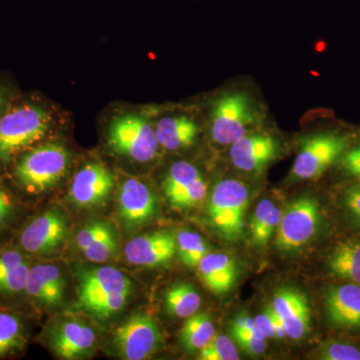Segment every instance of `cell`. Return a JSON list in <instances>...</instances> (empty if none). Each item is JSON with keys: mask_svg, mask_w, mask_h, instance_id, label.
<instances>
[{"mask_svg": "<svg viewBox=\"0 0 360 360\" xmlns=\"http://www.w3.org/2000/svg\"><path fill=\"white\" fill-rule=\"evenodd\" d=\"M75 309L101 322L110 321L124 309L134 283L122 270L112 266L78 267Z\"/></svg>", "mask_w": 360, "mask_h": 360, "instance_id": "obj_1", "label": "cell"}, {"mask_svg": "<svg viewBox=\"0 0 360 360\" xmlns=\"http://www.w3.org/2000/svg\"><path fill=\"white\" fill-rule=\"evenodd\" d=\"M210 122L213 142L231 146L259 124L260 112L248 92L229 90L213 101Z\"/></svg>", "mask_w": 360, "mask_h": 360, "instance_id": "obj_2", "label": "cell"}, {"mask_svg": "<svg viewBox=\"0 0 360 360\" xmlns=\"http://www.w3.org/2000/svg\"><path fill=\"white\" fill-rule=\"evenodd\" d=\"M70 167V153L59 143H45L26 153L15 168V176L27 193H44L59 184Z\"/></svg>", "mask_w": 360, "mask_h": 360, "instance_id": "obj_3", "label": "cell"}, {"mask_svg": "<svg viewBox=\"0 0 360 360\" xmlns=\"http://www.w3.org/2000/svg\"><path fill=\"white\" fill-rule=\"evenodd\" d=\"M250 198V188L240 180L224 179L213 187L208 215L212 226L222 238L227 240L243 238Z\"/></svg>", "mask_w": 360, "mask_h": 360, "instance_id": "obj_4", "label": "cell"}, {"mask_svg": "<svg viewBox=\"0 0 360 360\" xmlns=\"http://www.w3.org/2000/svg\"><path fill=\"white\" fill-rule=\"evenodd\" d=\"M51 124L49 113L37 105H23L0 118V160L8 161L15 153L44 139Z\"/></svg>", "mask_w": 360, "mask_h": 360, "instance_id": "obj_5", "label": "cell"}, {"mask_svg": "<svg viewBox=\"0 0 360 360\" xmlns=\"http://www.w3.org/2000/svg\"><path fill=\"white\" fill-rule=\"evenodd\" d=\"M108 142L116 155L137 162H148L158 155V143L155 129L141 115L127 113L111 120Z\"/></svg>", "mask_w": 360, "mask_h": 360, "instance_id": "obj_6", "label": "cell"}, {"mask_svg": "<svg viewBox=\"0 0 360 360\" xmlns=\"http://www.w3.org/2000/svg\"><path fill=\"white\" fill-rule=\"evenodd\" d=\"M321 221V210L314 198L303 195L283 212L276 229V245L279 250H300L316 233Z\"/></svg>", "mask_w": 360, "mask_h": 360, "instance_id": "obj_7", "label": "cell"}, {"mask_svg": "<svg viewBox=\"0 0 360 360\" xmlns=\"http://www.w3.org/2000/svg\"><path fill=\"white\" fill-rule=\"evenodd\" d=\"M345 135L319 134L303 142L290 172V179L312 180L319 176L342 155L347 146Z\"/></svg>", "mask_w": 360, "mask_h": 360, "instance_id": "obj_8", "label": "cell"}, {"mask_svg": "<svg viewBox=\"0 0 360 360\" xmlns=\"http://www.w3.org/2000/svg\"><path fill=\"white\" fill-rule=\"evenodd\" d=\"M162 333L158 322L148 314H134L116 329L113 345L122 359L143 360L160 349Z\"/></svg>", "mask_w": 360, "mask_h": 360, "instance_id": "obj_9", "label": "cell"}, {"mask_svg": "<svg viewBox=\"0 0 360 360\" xmlns=\"http://www.w3.org/2000/svg\"><path fill=\"white\" fill-rule=\"evenodd\" d=\"M163 191L168 202L175 210H186L198 205L206 196L207 184L205 177L193 163L180 160L168 170Z\"/></svg>", "mask_w": 360, "mask_h": 360, "instance_id": "obj_10", "label": "cell"}, {"mask_svg": "<svg viewBox=\"0 0 360 360\" xmlns=\"http://www.w3.org/2000/svg\"><path fill=\"white\" fill-rule=\"evenodd\" d=\"M118 213L125 229L135 231L155 219L158 198L153 189L141 180L127 179L117 193Z\"/></svg>", "mask_w": 360, "mask_h": 360, "instance_id": "obj_11", "label": "cell"}, {"mask_svg": "<svg viewBox=\"0 0 360 360\" xmlns=\"http://www.w3.org/2000/svg\"><path fill=\"white\" fill-rule=\"evenodd\" d=\"M96 333L87 322L79 319H65L51 328L49 336L52 352L63 359H82L94 354Z\"/></svg>", "mask_w": 360, "mask_h": 360, "instance_id": "obj_12", "label": "cell"}, {"mask_svg": "<svg viewBox=\"0 0 360 360\" xmlns=\"http://www.w3.org/2000/svg\"><path fill=\"white\" fill-rule=\"evenodd\" d=\"M115 186V177L110 168L101 162H89L73 177L70 196L78 207H96L105 202Z\"/></svg>", "mask_w": 360, "mask_h": 360, "instance_id": "obj_13", "label": "cell"}, {"mask_svg": "<svg viewBox=\"0 0 360 360\" xmlns=\"http://www.w3.org/2000/svg\"><path fill=\"white\" fill-rule=\"evenodd\" d=\"M68 229L65 215L58 208H51L25 227L20 236V245L32 255H49L65 241Z\"/></svg>", "mask_w": 360, "mask_h": 360, "instance_id": "obj_14", "label": "cell"}, {"mask_svg": "<svg viewBox=\"0 0 360 360\" xmlns=\"http://www.w3.org/2000/svg\"><path fill=\"white\" fill-rule=\"evenodd\" d=\"M175 253L176 236L167 231L142 234L124 246L125 258L129 264L149 269L167 264Z\"/></svg>", "mask_w": 360, "mask_h": 360, "instance_id": "obj_15", "label": "cell"}, {"mask_svg": "<svg viewBox=\"0 0 360 360\" xmlns=\"http://www.w3.org/2000/svg\"><path fill=\"white\" fill-rule=\"evenodd\" d=\"M279 155L274 137L264 134H248L229 148L232 165L245 172H259Z\"/></svg>", "mask_w": 360, "mask_h": 360, "instance_id": "obj_16", "label": "cell"}, {"mask_svg": "<svg viewBox=\"0 0 360 360\" xmlns=\"http://www.w3.org/2000/svg\"><path fill=\"white\" fill-rule=\"evenodd\" d=\"M271 307L283 321L286 336L300 340L309 333L310 309L307 298L295 288H281L274 296Z\"/></svg>", "mask_w": 360, "mask_h": 360, "instance_id": "obj_17", "label": "cell"}, {"mask_svg": "<svg viewBox=\"0 0 360 360\" xmlns=\"http://www.w3.org/2000/svg\"><path fill=\"white\" fill-rule=\"evenodd\" d=\"M25 291L45 309H56L65 300V278L56 265H34L28 271Z\"/></svg>", "mask_w": 360, "mask_h": 360, "instance_id": "obj_18", "label": "cell"}, {"mask_svg": "<svg viewBox=\"0 0 360 360\" xmlns=\"http://www.w3.org/2000/svg\"><path fill=\"white\" fill-rule=\"evenodd\" d=\"M75 243L89 262L101 264L115 257L118 240L115 229L105 221H94L77 232Z\"/></svg>", "mask_w": 360, "mask_h": 360, "instance_id": "obj_19", "label": "cell"}, {"mask_svg": "<svg viewBox=\"0 0 360 360\" xmlns=\"http://www.w3.org/2000/svg\"><path fill=\"white\" fill-rule=\"evenodd\" d=\"M326 314L338 328H360V286L345 284L326 293Z\"/></svg>", "mask_w": 360, "mask_h": 360, "instance_id": "obj_20", "label": "cell"}, {"mask_svg": "<svg viewBox=\"0 0 360 360\" xmlns=\"http://www.w3.org/2000/svg\"><path fill=\"white\" fill-rule=\"evenodd\" d=\"M196 269L206 288L217 295L229 292L238 277L236 262L225 253L208 252Z\"/></svg>", "mask_w": 360, "mask_h": 360, "instance_id": "obj_21", "label": "cell"}, {"mask_svg": "<svg viewBox=\"0 0 360 360\" xmlns=\"http://www.w3.org/2000/svg\"><path fill=\"white\" fill-rule=\"evenodd\" d=\"M158 143L169 151L180 150L193 146L200 134V127L189 116H165L155 124Z\"/></svg>", "mask_w": 360, "mask_h": 360, "instance_id": "obj_22", "label": "cell"}, {"mask_svg": "<svg viewBox=\"0 0 360 360\" xmlns=\"http://www.w3.org/2000/svg\"><path fill=\"white\" fill-rule=\"evenodd\" d=\"M214 335V324L210 315L195 314L187 319L180 330L179 340L189 352H196L205 347Z\"/></svg>", "mask_w": 360, "mask_h": 360, "instance_id": "obj_23", "label": "cell"}, {"mask_svg": "<svg viewBox=\"0 0 360 360\" xmlns=\"http://www.w3.org/2000/svg\"><path fill=\"white\" fill-rule=\"evenodd\" d=\"M328 265L336 276L360 284V241L338 246L329 257Z\"/></svg>", "mask_w": 360, "mask_h": 360, "instance_id": "obj_24", "label": "cell"}, {"mask_svg": "<svg viewBox=\"0 0 360 360\" xmlns=\"http://www.w3.org/2000/svg\"><path fill=\"white\" fill-rule=\"evenodd\" d=\"M165 309L172 316L188 319L198 314L201 297L198 290L189 283H179L172 286L165 293Z\"/></svg>", "mask_w": 360, "mask_h": 360, "instance_id": "obj_25", "label": "cell"}, {"mask_svg": "<svg viewBox=\"0 0 360 360\" xmlns=\"http://www.w3.org/2000/svg\"><path fill=\"white\" fill-rule=\"evenodd\" d=\"M25 343V328L20 319L8 312H0V357L20 350Z\"/></svg>", "mask_w": 360, "mask_h": 360, "instance_id": "obj_26", "label": "cell"}, {"mask_svg": "<svg viewBox=\"0 0 360 360\" xmlns=\"http://www.w3.org/2000/svg\"><path fill=\"white\" fill-rule=\"evenodd\" d=\"M208 251L207 243L196 232L181 231L176 236V253L180 262L189 269H196Z\"/></svg>", "mask_w": 360, "mask_h": 360, "instance_id": "obj_27", "label": "cell"}, {"mask_svg": "<svg viewBox=\"0 0 360 360\" xmlns=\"http://www.w3.org/2000/svg\"><path fill=\"white\" fill-rule=\"evenodd\" d=\"M231 333L233 340L246 354L257 356L264 354L266 349V338L257 328L255 321L241 326L231 324Z\"/></svg>", "mask_w": 360, "mask_h": 360, "instance_id": "obj_28", "label": "cell"}, {"mask_svg": "<svg viewBox=\"0 0 360 360\" xmlns=\"http://www.w3.org/2000/svg\"><path fill=\"white\" fill-rule=\"evenodd\" d=\"M201 360H238L239 355L236 345L226 335L213 336L210 342L200 350Z\"/></svg>", "mask_w": 360, "mask_h": 360, "instance_id": "obj_29", "label": "cell"}, {"mask_svg": "<svg viewBox=\"0 0 360 360\" xmlns=\"http://www.w3.org/2000/svg\"><path fill=\"white\" fill-rule=\"evenodd\" d=\"M319 357L324 360H360V349L345 343L328 342L321 348Z\"/></svg>", "mask_w": 360, "mask_h": 360, "instance_id": "obj_30", "label": "cell"}, {"mask_svg": "<svg viewBox=\"0 0 360 360\" xmlns=\"http://www.w3.org/2000/svg\"><path fill=\"white\" fill-rule=\"evenodd\" d=\"M281 217H283V210L276 206L257 231L251 233L253 243L255 245L262 246L269 243L272 234L276 231L277 227H278Z\"/></svg>", "mask_w": 360, "mask_h": 360, "instance_id": "obj_31", "label": "cell"}, {"mask_svg": "<svg viewBox=\"0 0 360 360\" xmlns=\"http://www.w3.org/2000/svg\"><path fill=\"white\" fill-rule=\"evenodd\" d=\"M25 262V257L18 251L8 250L0 253V279L11 276Z\"/></svg>", "mask_w": 360, "mask_h": 360, "instance_id": "obj_32", "label": "cell"}, {"mask_svg": "<svg viewBox=\"0 0 360 360\" xmlns=\"http://www.w3.org/2000/svg\"><path fill=\"white\" fill-rule=\"evenodd\" d=\"M345 203L348 212L360 222V184L348 187L345 194Z\"/></svg>", "mask_w": 360, "mask_h": 360, "instance_id": "obj_33", "label": "cell"}, {"mask_svg": "<svg viewBox=\"0 0 360 360\" xmlns=\"http://www.w3.org/2000/svg\"><path fill=\"white\" fill-rule=\"evenodd\" d=\"M253 321H255L259 330L264 333L265 338H276V328H274V324L272 322L269 309H266L262 314H258L257 317L253 319Z\"/></svg>", "mask_w": 360, "mask_h": 360, "instance_id": "obj_34", "label": "cell"}, {"mask_svg": "<svg viewBox=\"0 0 360 360\" xmlns=\"http://www.w3.org/2000/svg\"><path fill=\"white\" fill-rule=\"evenodd\" d=\"M11 213V201L6 191L0 187V227L4 224Z\"/></svg>", "mask_w": 360, "mask_h": 360, "instance_id": "obj_35", "label": "cell"}, {"mask_svg": "<svg viewBox=\"0 0 360 360\" xmlns=\"http://www.w3.org/2000/svg\"><path fill=\"white\" fill-rule=\"evenodd\" d=\"M360 162V146L347 151L342 158V162Z\"/></svg>", "mask_w": 360, "mask_h": 360, "instance_id": "obj_36", "label": "cell"}, {"mask_svg": "<svg viewBox=\"0 0 360 360\" xmlns=\"http://www.w3.org/2000/svg\"><path fill=\"white\" fill-rule=\"evenodd\" d=\"M4 94L2 92V89H0V111L2 110V106H4Z\"/></svg>", "mask_w": 360, "mask_h": 360, "instance_id": "obj_37", "label": "cell"}]
</instances>
